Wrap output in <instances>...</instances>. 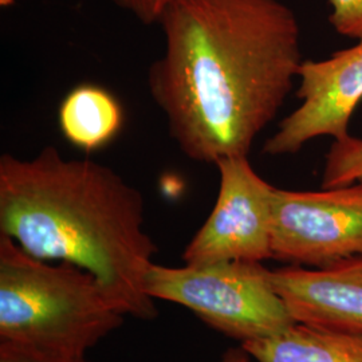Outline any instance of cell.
<instances>
[{"label": "cell", "instance_id": "16", "mask_svg": "<svg viewBox=\"0 0 362 362\" xmlns=\"http://www.w3.org/2000/svg\"><path fill=\"white\" fill-rule=\"evenodd\" d=\"M15 0H0V6L4 7V8H8V7H13Z\"/></svg>", "mask_w": 362, "mask_h": 362}, {"label": "cell", "instance_id": "2", "mask_svg": "<svg viewBox=\"0 0 362 362\" xmlns=\"http://www.w3.org/2000/svg\"><path fill=\"white\" fill-rule=\"evenodd\" d=\"M0 233L35 258L90 272L125 315L156 318L145 276L157 246L143 194L115 169L52 145L31 158L1 155Z\"/></svg>", "mask_w": 362, "mask_h": 362}, {"label": "cell", "instance_id": "7", "mask_svg": "<svg viewBox=\"0 0 362 362\" xmlns=\"http://www.w3.org/2000/svg\"><path fill=\"white\" fill-rule=\"evenodd\" d=\"M298 78L302 103L266 141V155H294L313 139L349 134L350 118L362 101V40L324 61H303Z\"/></svg>", "mask_w": 362, "mask_h": 362}, {"label": "cell", "instance_id": "3", "mask_svg": "<svg viewBox=\"0 0 362 362\" xmlns=\"http://www.w3.org/2000/svg\"><path fill=\"white\" fill-rule=\"evenodd\" d=\"M124 317L93 274L49 264L0 233V342L81 357Z\"/></svg>", "mask_w": 362, "mask_h": 362}, {"label": "cell", "instance_id": "12", "mask_svg": "<svg viewBox=\"0 0 362 362\" xmlns=\"http://www.w3.org/2000/svg\"><path fill=\"white\" fill-rule=\"evenodd\" d=\"M329 21L337 33L362 40V0H329Z\"/></svg>", "mask_w": 362, "mask_h": 362}, {"label": "cell", "instance_id": "11", "mask_svg": "<svg viewBox=\"0 0 362 362\" xmlns=\"http://www.w3.org/2000/svg\"><path fill=\"white\" fill-rule=\"evenodd\" d=\"M362 185V139L345 136L337 139L326 155L322 188Z\"/></svg>", "mask_w": 362, "mask_h": 362}, {"label": "cell", "instance_id": "4", "mask_svg": "<svg viewBox=\"0 0 362 362\" xmlns=\"http://www.w3.org/2000/svg\"><path fill=\"white\" fill-rule=\"evenodd\" d=\"M145 291L185 306L208 326L242 344L275 336L297 324L262 262L227 260L167 267L152 263Z\"/></svg>", "mask_w": 362, "mask_h": 362}, {"label": "cell", "instance_id": "9", "mask_svg": "<svg viewBox=\"0 0 362 362\" xmlns=\"http://www.w3.org/2000/svg\"><path fill=\"white\" fill-rule=\"evenodd\" d=\"M242 348L258 362H362V337L302 324Z\"/></svg>", "mask_w": 362, "mask_h": 362}, {"label": "cell", "instance_id": "6", "mask_svg": "<svg viewBox=\"0 0 362 362\" xmlns=\"http://www.w3.org/2000/svg\"><path fill=\"white\" fill-rule=\"evenodd\" d=\"M219 194L203 227L185 248V264L272 259V203L275 187L251 167L248 156L215 164Z\"/></svg>", "mask_w": 362, "mask_h": 362}, {"label": "cell", "instance_id": "14", "mask_svg": "<svg viewBox=\"0 0 362 362\" xmlns=\"http://www.w3.org/2000/svg\"><path fill=\"white\" fill-rule=\"evenodd\" d=\"M143 25L158 23L161 16L177 0H112Z\"/></svg>", "mask_w": 362, "mask_h": 362}, {"label": "cell", "instance_id": "5", "mask_svg": "<svg viewBox=\"0 0 362 362\" xmlns=\"http://www.w3.org/2000/svg\"><path fill=\"white\" fill-rule=\"evenodd\" d=\"M272 259L317 270L362 260V185L318 192L275 188Z\"/></svg>", "mask_w": 362, "mask_h": 362}, {"label": "cell", "instance_id": "10", "mask_svg": "<svg viewBox=\"0 0 362 362\" xmlns=\"http://www.w3.org/2000/svg\"><path fill=\"white\" fill-rule=\"evenodd\" d=\"M62 136L85 152L110 143L124 125V110L116 97L101 86L82 83L66 94L58 109Z\"/></svg>", "mask_w": 362, "mask_h": 362}, {"label": "cell", "instance_id": "13", "mask_svg": "<svg viewBox=\"0 0 362 362\" xmlns=\"http://www.w3.org/2000/svg\"><path fill=\"white\" fill-rule=\"evenodd\" d=\"M0 362H88L85 356H59L0 342Z\"/></svg>", "mask_w": 362, "mask_h": 362}, {"label": "cell", "instance_id": "15", "mask_svg": "<svg viewBox=\"0 0 362 362\" xmlns=\"http://www.w3.org/2000/svg\"><path fill=\"white\" fill-rule=\"evenodd\" d=\"M250 357L251 356L240 346L227 350L221 358V362H250Z\"/></svg>", "mask_w": 362, "mask_h": 362}, {"label": "cell", "instance_id": "1", "mask_svg": "<svg viewBox=\"0 0 362 362\" xmlns=\"http://www.w3.org/2000/svg\"><path fill=\"white\" fill-rule=\"evenodd\" d=\"M151 95L185 157L248 156L294 86L300 28L281 0H177L160 19Z\"/></svg>", "mask_w": 362, "mask_h": 362}, {"label": "cell", "instance_id": "8", "mask_svg": "<svg viewBox=\"0 0 362 362\" xmlns=\"http://www.w3.org/2000/svg\"><path fill=\"white\" fill-rule=\"evenodd\" d=\"M275 291L297 324L362 337V260L317 270H272Z\"/></svg>", "mask_w": 362, "mask_h": 362}]
</instances>
